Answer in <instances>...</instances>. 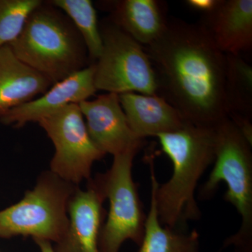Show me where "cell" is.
<instances>
[{
    "instance_id": "5b68a950",
    "label": "cell",
    "mask_w": 252,
    "mask_h": 252,
    "mask_svg": "<svg viewBox=\"0 0 252 252\" xmlns=\"http://www.w3.org/2000/svg\"><path fill=\"white\" fill-rule=\"evenodd\" d=\"M78 187L51 170L42 172L19 202L0 211V238L31 237L58 243L67 229L68 203Z\"/></svg>"
},
{
    "instance_id": "30bf717a",
    "label": "cell",
    "mask_w": 252,
    "mask_h": 252,
    "mask_svg": "<svg viewBox=\"0 0 252 252\" xmlns=\"http://www.w3.org/2000/svg\"><path fill=\"white\" fill-rule=\"evenodd\" d=\"M78 104L91 140L105 155L114 157L143 147L144 140L137 138L131 130L119 94L107 93Z\"/></svg>"
},
{
    "instance_id": "277c9868",
    "label": "cell",
    "mask_w": 252,
    "mask_h": 252,
    "mask_svg": "<svg viewBox=\"0 0 252 252\" xmlns=\"http://www.w3.org/2000/svg\"><path fill=\"white\" fill-rule=\"evenodd\" d=\"M215 165L200 189V197L211 198L220 182L225 183L224 200L236 209L241 225L217 252L230 247L235 252H252V144L229 118L215 126Z\"/></svg>"
},
{
    "instance_id": "8992f818",
    "label": "cell",
    "mask_w": 252,
    "mask_h": 252,
    "mask_svg": "<svg viewBox=\"0 0 252 252\" xmlns=\"http://www.w3.org/2000/svg\"><path fill=\"white\" fill-rule=\"evenodd\" d=\"M140 150L114 156L110 168L95 176L109 205L99 235V252H119L127 240L138 246L142 243L147 215L132 177L134 158Z\"/></svg>"
},
{
    "instance_id": "ac0fdd59",
    "label": "cell",
    "mask_w": 252,
    "mask_h": 252,
    "mask_svg": "<svg viewBox=\"0 0 252 252\" xmlns=\"http://www.w3.org/2000/svg\"><path fill=\"white\" fill-rule=\"evenodd\" d=\"M49 4L63 11L72 21L87 49L91 64L98 59L102 51V39L97 14L90 0H52Z\"/></svg>"
},
{
    "instance_id": "e0dca14e",
    "label": "cell",
    "mask_w": 252,
    "mask_h": 252,
    "mask_svg": "<svg viewBox=\"0 0 252 252\" xmlns=\"http://www.w3.org/2000/svg\"><path fill=\"white\" fill-rule=\"evenodd\" d=\"M225 95L228 118L252 121V67L241 56L225 54Z\"/></svg>"
},
{
    "instance_id": "5bb4252c",
    "label": "cell",
    "mask_w": 252,
    "mask_h": 252,
    "mask_svg": "<svg viewBox=\"0 0 252 252\" xmlns=\"http://www.w3.org/2000/svg\"><path fill=\"white\" fill-rule=\"evenodd\" d=\"M52 85L47 78L20 61L9 45L0 47V117L44 94Z\"/></svg>"
},
{
    "instance_id": "7c38bea8",
    "label": "cell",
    "mask_w": 252,
    "mask_h": 252,
    "mask_svg": "<svg viewBox=\"0 0 252 252\" xmlns=\"http://www.w3.org/2000/svg\"><path fill=\"white\" fill-rule=\"evenodd\" d=\"M225 54L241 56L252 49V0H220L199 22Z\"/></svg>"
},
{
    "instance_id": "3957f363",
    "label": "cell",
    "mask_w": 252,
    "mask_h": 252,
    "mask_svg": "<svg viewBox=\"0 0 252 252\" xmlns=\"http://www.w3.org/2000/svg\"><path fill=\"white\" fill-rule=\"evenodd\" d=\"M9 46L20 61L52 84L89 66L87 49L77 30L48 2L32 13L21 34Z\"/></svg>"
},
{
    "instance_id": "9a60e30c",
    "label": "cell",
    "mask_w": 252,
    "mask_h": 252,
    "mask_svg": "<svg viewBox=\"0 0 252 252\" xmlns=\"http://www.w3.org/2000/svg\"><path fill=\"white\" fill-rule=\"evenodd\" d=\"M109 19L143 46L157 40L166 28V2L159 0L109 1Z\"/></svg>"
},
{
    "instance_id": "d6986e66",
    "label": "cell",
    "mask_w": 252,
    "mask_h": 252,
    "mask_svg": "<svg viewBox=\"0 0 252 252\" xmlns=\"http://www.w3.org/2000/svg\"><path fill=\"white\" fill-rule=\"evenodd\" d=\"M40 0H0V47L9 45L20 36Z\"/></svg>"
},
{
    "instance_id": "7a4b0ae2",
    "label": "cell",
    "mask_w": 252,
    "mask_h": 252,
    "mask_svg": "<svg viewBox=\"0 0 252 252\" xmlns=\"http://www.w3.org/2000/svg\"><path fill=\"white\" fill-rule=\"evenodd\" d=\"M173 165L170 180L158 184L156 201L162 225L177 229L201 216L195 198L199 180L215 161V127L187 122L178 130L157 135Z\"/></svg>"
},
{
    "instance_id": "2e32d148",
    "label": "cell",
    "mask_w": 252,
    "mask_h": 252,
    "mask_svg": "<svg viewBox=\"0 0 252 252\" xmlns=\"http://www.w3.org/2000/svg\"><path fill=\"white\" fill-rule=\"evenodd\" d=\"M148 160L151 172L150 208L139 252H200V235L196 230L184 233L160 223L156 201V188L158 182L153 159Z\"/></svg>"
},
{
    "instance_id": "9c48e42d",
    "label": "cell",
    "mask_w": 252,
    "mask_h": 252,
    "mask_svg": "<svg viewBox=\"0 0 252 252\" xmlns=\"http://www.w3.org/2000/svg\"><path fill=\"white\" fill-rule=\"evenodd\" d=\"M105 200L95 177L88 180L85 190L79 187L76 189L68 203L67 229L53 246L55 252H99V235L106 217Z\"/></svg>"
},
{
    "instance_id": "ffe728a7",
    "label": "cell",
    "mask_w": 252,
    "mask_h": 252,
    "mask_svg": "<svg viewBox=\"0 0 252 252\" xmlns=\"http://www.w3.org/2000/svg\"><path fill=\"white\" fill-rule=\"evenodd\" d=\"M220 0H187L186 4L189 7L204 14L210 12L216 7Z\"/></svg>"
},
{
    "instance_id": "ba28073f",
    "label": "cell",
    "mask_w": 252,
    "mask_h": 252,
    "mask_svg": "<svg viewBox=\"0 0 252 252\" xmlns=\"http://www.w3.org/2000/svg\"><path fill=\"white\" fill-rule=\"evenodd\" d=\"M38 124L54 144L50 170L74 185L90 180L94 162L105 154L91 140L79 104L66 106Z\"/></svg>"
},
{
    "instance_id": "4fadbf2b",
    "label": "cell",
    "mask_w": 252,
    "mask_h": 252,
    "mask_svg": "<svg viewBox=\"0 0 252 252\" xmlns=\"http://www.w3.org/2000/svg\"><path fill=\"white\" fill-rule=\"evenodd\" d=\"M119 97L131 130L140 140L178 130L187 122L158 94L126 93Z\"/></svg>"
},
{
    "instance_id": "44dd1931",
    "label": "cell",
    "mask_w": 252,
    "mask_h": 252,
    "mask_svg": "<svg viewBox=\"0 0 252 252\" xmlns=\"http://www.w3.org/2000/svg\"><path fill=\"white\" fill-rule=\"evenodd\" d=\"M34 243L39 248V252H55L52 243L43 240H34Z\"/></svg>"
},
{
    "instance_id": "8fae6325",
    "label": "cell",
    "mask_w": 252,
    "mask_h": 252,
    "mask_svg": "<svg viewBox=\"0 0 252 252\" xmlns=\"http://www.w3.org/2000/svg\"><path fill=\"white\" fill-rule=\"evenodd\" d=\"M94 64L56 83L39 98L11 109L0 122L6 126L23 127L31 122H39L43 118L61 110L71 104H79L94 95Z\"/></svg>"
},
{
    "instance_id": "52a82bcc",
    "label": "cell",
    "mask_w": 252,
    "mask_h": 252,
    "mask_svg": "<svg viewBox=\"0 0 252 252\" xmlns=\"http://www.w3.org/2000/svg\"><path fill=\"white\" fill-rule=\"evenodd\" d=\"M99 26L102 51L94 63L97 91L157 94V77L143 46L110 19Z\"/></svg>"
},
{
    "instance_id": "6da1fadb",
    "label": "cell",
    "mask_w": 252,
    "mask_h": 252,
    "mask_svg": "<svg viewBox=\"0 0 252 252\" xmlns=\"http://www.w3.org/2000/svg\"><path fill=\"white\" fill-rule=\"evenodd\" d=\"M143 47L157 77V94L186 122L215 127L228 118L226 56L200 23L169 18L161 35Z\"/></svg>"
}]
</instances>
